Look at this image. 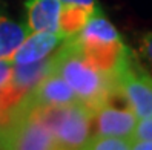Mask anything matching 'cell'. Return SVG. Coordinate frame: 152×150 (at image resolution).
<instances>
[{
  "instance_id": "12",
  "label": "cell",
  "mask_w": 152,
  "mask_h": 150,
  "mask_svg": "<svg viewBox=\"0 0 152 150\" xmlns=\"http://www.w3.org/2000/svg\"><path fill=\"white\" fill-rule=\"evenodd\" d=\"M138 54L143 64L148 67V70L152 74V31L141 35L138 41Z\"/></svg>"
},
{
  "instance_id": "15",
  "label": "cell",
  "mask_w": 152,
  "mask_h": 150,
  "mask_svg": "<svg viewBox=\"0 0 152 150\" xmlns=\"http://www.w3.org/2000/svg\"><path fill=\"white\" fill-rule=\"evenodd\" d=\"M132 149L135 150H152V139H141V141H134Z\"/></svg>"
},
{
  "instance_id": "4",
  "label": "cell",
  "mask_w": 152,
  "mask_h": 150,
  "mask_svg": "<svg viewBox=\"0 0 152 150\" xmlns=\"http://www.w3.org/2000/svg\"><path fill=\"white\" fill-rule=\"evenodd\" d=\"M35 115L49 129L57 149H83L91 136L94 112L78 100L40 109Z\"/></svg>"
},
{
  "instance_id": "11",
  "label": "cell",
  "mask_w": 152,
  "mask_h": 150,
  "mask_svg": "<svg viewBox=\"0 0 152 150\" xmlns=\"http://www.w3.org/2000/svg\"><path fill=\"white\" fill-rule=\"evenodd\" d=\"M83 149L88 150H129L132 149L131 136L114 135H91Z\"/></svg>"
},
{
  "instance_id": "3",
  "label": "cell",
  "mask_w": 152,
  "mask_h": 150,
  "mask_svg": "<svg viewBox=\"0 0 152 150\" xmlns=\"http://www.w3.org/2000/svg\"><path fill=\"white\" fill-rule=\"evenodd\" d=\"M71 38L75 41L80 52L95 67L106 72L112 70L124 46L118 31L103 14L98 5L85 26Z\"/></svg>"
},
{
  "instance_id": "14",
  "label": "cell",
  "mask_w": 152,
  "mask_h": 150,
  "mask_svg": "<svg viewBox=\"0 0 152 150\" xmlns=\"http://www.w3.org/2000/svg\"><path fill=\"white\" fill-rule=\"evenodd\" d=\"M12 67H14V61L11 58L0 57V89L11 80Z\"/></svg>"
},
{
  "instance_id": "8",
  "label": "cell",
  "mask_w": 152,
  "mask_h": 150,
  "mask_svg": "<svg viewBox=\"0 0 152 150\" xmlns=\"http://www.w3.org/2000/svg\"><path fill=\"white\" fill-rule=\"evenodd\" d=\"M25 8L29 32H58V15L61 9L60 0H28Z\"/></svg>"
},
{
  "instance_id": "9",
  "label": "cell",
  "mask_w": 152,
  "mask_h": 150,
  "mask_svg": "<svg viewBox=\"0 0 152 150\" xmlns=\"http://www.w3.org/2000/svg\"><path fill=\"white\" fill-rule=\"evenodd\" d=\"M95 6H80V5L61 3V9L58 15V32L63 34L66 38L75 35L85 26L88 19L94 12Z\"/></svg>"
},
{
  "instance_id": "13",
  "label": "cell",
  "mask_w": 152,
  "mask_h": 150,
  "mask_svg": "<svg viewBox=\"0 0 152 150\" xmlns=\"http://www.w3.org/2000/svg\"><path fill=\"white\" fill-rule=\"evenodd\" d=\"M132 143L141 139H152V115L137 120V124L132 132Z\"/></svg>"
},
{
  "instance_id": "10",
  "label": "cell",
  "mask_w": 152,
  "mask_h": 150,
  "mask_svg": "<svg viewBox=\"0 0 152 150\" xmlns=\"http://www.w3.org/2000/svg\"><path fill=\"white\" fill-rule=\"evenodd\" d=\"M28 32V26L15 23L6 17H0V57L11 58Z\"/></svg>"
},
{
  "instance_id": "16",
  "label": "cell",
  "mask_w": 152,
  "mask_h": 150,
  "mask_svg": "<svg viewBox=\"0 0 152 150\" xmlns=\"http://www.w3.org/2000/svg\"><path fill=\"white\" fill-rule=\"evenodd\" d=\"M61 3H71V5H80V6H95V0H60Z\"/></svg>"
},
{
  "instance_id": "7",
  "label": "cell",
  "mask_w": 152,
  "mask_h": 150,
  "mask_svg": "<svg viewBox=\"0 0 152 150\" xmlns=\"http://www.w3.org/2000/svg\"><path fill=\"white\" fill-rule=\"evenodd\" d=\"M65 35L52 31H40L26 35L20 46L15 49L11 60L15 64H28L34 61H40L49 57L61 43L65 41Z\"/></svg>"
},
{
  "instance_id": "1",
  "label": "cell",
  "mask_w": 152,
  "mask_h": 150,
  "mask_svg": "<svg viewBox=\"0 0 152 150\" xmlns=\"http://www.w3.org/2000/svg\"><path fill=\"white\" fill-rule=\"evenodd\" d=\"M51 70L63 78L75 92L77 100L92 112L115 98H121L114 81L112 70L106 72L95 67L80 52L71 37L65 38L61 46H58V51L51 57Z\"/></svg>"
},
{
  "instance_id": "6",
  "label": "cell",
  "mask_w": 152,
  "mask_h": 150,
  "mask_svg": "<svg viewBox=\"0 0 152 150\" xmlns=\"http://www.w3.org/2000/svg\"><path fill=\"white\" fill-rule=\"evenodd\" d=\"M137 115L129 106L118 107L114 101L103 104L94 112L92 132L94 135H114V136H132L137 124Z\"/></svg>"
},
{
  "instance_id": "2",
  "label": "cell",
  "mask_w": 152,
  "mask_h": 150,
  "mask_svg": "<svg viewBox=\"0 0 152 150\" xmlns=\"http://www.w3.org/2000/svg\"><path fill=\"white\" fill-rule=\"evenodd\" d=\"M112 77L123 101L138 120L152 115V74L131 48L123 46Z\"/></svg>"
},
{
  "instance_id": "5",
  "label": "cell",
  "mask_w": 152,
  "mask_h": 150,
  "mask_svg": "<svg viewBox=\"0 0 152 150\" xmlns=\"http://www.w3.org/2000/svg\"><path fill=\"white\" fill-rule=\"evenodd\" d=\"M0 149L46 150L57 149L46 124L35 115L11 117L0 124Z\"/></svg>"
}]
</instances>
